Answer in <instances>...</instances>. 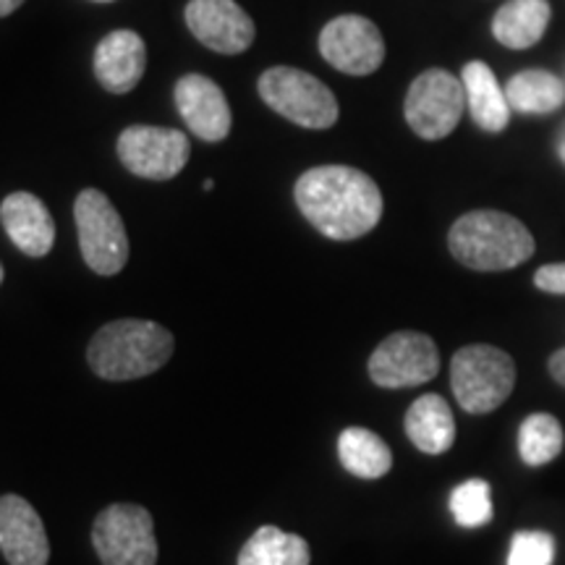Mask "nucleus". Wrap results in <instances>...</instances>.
Wrapping results in <instances>:
<instances>
[{"instance_id": "1", "label": "nucleus", "mask_w": 565, "mask_h": 565, "mask_svg": "<svg viewBox=\"0 0 565 565\" xmlns=\"http://www.w3.org/2000/svg\"><path fill=\"white\" fill-rule=\"evenodd\" d=\"M294 200L301 215L333 242L366 236L377 228L385 207L374 179L351 166H320L301 173Z\"/></svg>"}, {"instance_id": "2", "label": "nucleus", "mask_w": 565, "mask_h": 565, "mask_svg": "<svg viewBox=\"0 0 565 565\" xmlns=\"http://www.w3.org/2000/svg\"><path fill=\"white\" fill-rule=\"evenodd\" d=\"M175 341L168 328L150 320H116L92 335L87 362L97 377L126 383L158 372L173 356Z\"/></svg>"}, {"instance_id": "3", "label": "nucleus", "mask_w": 565, "mask_h": 565, "mask_svg": "<svg viewBox=\"0 0 565 565\" xmlns=\"http://www.w3.org/2000/svg\"><path fill=\"white\" fill-rule=\"evenodd\" d=\"M450 254L479 273H503L534 257V236L519 217L500 210H475L458 217L448 233Z\"/></svg>"}, {"instance_id": "4", "label": "nucleus", "mask_w": 565, "mask_h": 565, "mask_svg": "<svg viewBox=\"0 0 565 565\" xmlns=\"http://www.w3.org/2000/svg\"><path fill=\"white\" fill-rule=\"evenodd\" d=\"M515 364L503 349L466 345L450 362V387L458 406L469 414H490L513 393Z\"/></svg>"}, {"instance_id": "5", "label": "nucleus", "mask_w": 565, "mask_h": 565, "mask_svg": "<svg viewBox=\"0 0 565 565\" xmlns=\"http://www.w3.org/2000/svg\"><path fill=\"white\" fill-rule=\"evenodd\" d=\"M257 89L267 108L303 129H330L341 116L333 89L301 68H267L259 76Z\"/></svg>"}, {"instance_id": "6", "label": "nucleus", "mask_w": 565, "mask_h": 565, "mask_svg": "<svg viewBox=\"0 0 565 565\" xmlns=\"http://www.w3.org/2000/svg\"><path fill=\"white\" fill-rule=\"evenodd\" d=\"M84 263L97 275H118L129 263V236L113 202L97 189H84L74 202Z\"/></svg>"}, {"instance_id": "7", "label": "nucleus", "mask_w": 565, "mask_h": 565, "mask_svg": "<svg viewBox=\"0 0 565 565\" xmlns=\"http://www.w3.org/2000/svg\"><path fill=\"white\" fill-rule=\"evenodd\" d=\"M92 545L103 565H154L158 540L154 521L137 503H113L92 524Z\"/></svg>"}, {"instance_id": "8", "label": "nucleus", "mask_w": 565, "mask_h": 565, "mask_svg": "<svg viewBox=\"0 0 565 565\" xmlns=\"http://www.w3.org/2000/svg\"><path fill=\"white\" fill-rule=\"evenodd\" d=\"M466 110L463 82L445 68H427L406 92L404 116L416 137L437 141L456 131Z\"/></svg>"}, {"instance_id": "9", "label": "nucleus", "mask_w": 565, "mask_h": 565, "mask_svg": "<svg viewBox=\"0 0 565 565\" xmlns=\"http://www.w3.org/2000/svg\"><path fill=\"white\" fill-rule=\"evenodd\" d=\"M192 145L179 129L166 126H129L118 137V158L126 171L147 181H171L186 168Z\"/></svg>"}, {"instance_id": "10", "label": "nucleus", "mask_w": 565, "mask_h": 565, "mask_svg": "<svg viewBox=\"0 0 565 565\" xmlns=\"http://www.w3.org/2000/svg\"><path fill=\"white\" fill-rule=\"evenodd\" d=\"M440 351L429 335L401 330L387 335L370 356V377L380 387H414L437 377Z\"/></svg>"}, {"instance_id": "11", "label": "nucleus", "mask_w": 565, "mask_h": 565, "mask_svg": "<svg viewBox=\"0 0 565 565\" xmlns=\"http://www.w3.org/2000/svg\"><path fill=\"white\" fill-rule=\"evenodd\" d=\"M320 53L341 74L370 76L383 66L385 40L374 21L359 13H343L322 26Z\"/></svg>"}, {"instance_id": "12", "label": "nucleus", "mask_w": 565, "mask_h": 565, "mask_svg": "<svg viewBox=\"0 0 565 565\" xmlns=\"http://www.w3.org/2000/svg\"><path fill=\"white\" fill-rule=\"evenodd\" d=\"M186 26L210 51L238 55L254 42V21L236 0H189Z\"/></svg>"}, {"instance_id": "13", "label": "nucleus", "mask_w": 565, "mask_h": 565, "mask_svg": "<svg viewBox=\"0 0 565 565\" xmlns=\"http://www.w3.org/2000/svg\"><path fill=\"white\" fill-rule=\"evenodd\" d=\"M175 108H179L183 124L196 139L217 145L231 134V105L225 100L223 89L210 76L186 74L175 82L173 89Z\"/></svg>"}, {"instance_id": "14", "label": "nucleus", "mask_w": 565, "mask_h": 565, "mask_svg": "<svg viewBox=\"0 0 565 565\" xmlns=\"http://www.w3.org/2000/svg\"><path fill=\"white\" fill-rule=\"evenodd\" d=\"M0 553L9 565H47L51 542L32 503L19 494L0 498Z\"/></svg>"}, {"instance_id": "15", "label": "nucleus", "mask_w": 565, "mask_h": 565, "mask_svg": "<svg viewBox=\"0 0 565 565\" xmlns=\"http://www.w3.org/2000/svg\"><path fill=\"white\" fill-rule=\"evenodd\" d=\"M0 223L6 233L26 257H45L55 244V223L51 210L40 196L30 192H13L0 204Z\"/></svg>"}, {"instance_id": "16", "label": "nucleus", "mask_w": 565, "mask_h": 565, "mask_svg": "<svg viewBox=\"0 0 565 565\" xmlns=\"http://www.w3.org/2000/svg\"><path fill=\"white\" fill-rule=\"evenodd\" d=\"M147 47L145 40L131 30H116L105 34L95 51V76L103 89L113 95H126L145 76Z\"/></svg>"}, {"instance_id": "17", "label": "nucleus", "mask_w": 565, "mask_h": 565, "mask_svg": "<svg viewBox=\"0 0 565 565\" xmlns=\"http://www.w3.org/2000/svg\"><path fill=\"white\" fill-rule=\"evenodd\" d=\"M466 92V108L482 131L500 134L511 124V105H508L505 87H500L494 71L484 61H469L461 71Z\"/></svg>"}, {"instance_id": "18", "label": "nucleus", "mask_w": 565, "mask_h": 565, "mask_svg": "<svg viewBox=\"0 0 565 565\" xmlns=\"http://www.w3.org/2000/svg\"><path fill=\"white\" fill-rule=\"evenodd\" d=\"M406 435L422 454L440 456L454 448L456 443V419L448 401L440 395L427 393L416 398L406 412Z\"/></svg>"}, {"instance_id": "19", "label": "nucleus", "mask_w": 565, "mask_h": 565, "mask_svg": "<svg viewBox=\"0 0 565 565\" xmlns=\"http://www.w3.org/2000/svg\"><path fill=\"white\" fill-rule=\"evenodd\" d=\"M553 9L547 0H508L492 19V34L511 51H526L545 38Z\"/></svg>"}, {"instance_id": "20", "label": "nucleus", "mask_w": 565, "mask_h": 565, "mask_svg": "<svg viewBox=\"0 0 565 565\" xmlns=\"http://www.w3.org/2000/svg\"><path fill=\"white\" fill-rule=\"evenodd\" d=\"M505 97L511 110L526 113V116H547V113L563 108L565 84L553 71L526 68L508 79Z\"/></svg>"}, {"instance_id": "21", "label": "nucleus", "mask_w": 565, "mask_h": 565, "mask_svg": "<svg viewBox=\"0 0 565 565\" xmlns=\"http://www.w3.org/2000/svg\"><path fill=\"white\" fill-rule=\"evenodd\" d=\"M338 458L343 469L359 479H380L393 469V454L387 443L364 427L343 429L338 437Z\"/></svg>"}, {"instance_id": "22", "label": "nucleus", "mask_w": 565, "mask_h": 565, "mask_svg": "<svg viewBox=\"0 0 565 565\" xmlns=\"http://www.w3.org/2000/svg\"><path fill=\"white\" fill-rule=\"evenodd\" d=\"M307 540L278 526H259L238 553V565H309Z\"/></svg>"}, {"instance_id": "23", "label": "nucleus", "mask_w": 565, "mask_h": 565, "mask_svg": "<svg viewBox=\"0 0 565 565\" xmlns=\"http://www.w3.org/2000/svg\"><path fill=\"white\" fill-rule=\"evenodd\" d=\"M563 450V427L553 414H532L519 429V454L529 466H547Z\"/></svg>"}, {"instance_id": "24", "label": "nucleus", "mask_w": 565, "mask_h": 565, "mask_svg": "<svg viewBox=\"0 0 565 565\" xmlns=\"http://www.w3.org/2000/svg\"><path fill=\"white\" fill-rule=\"evenodd\" d=\"M450 513L466 529L490 524L494 515L490 482H484V479H469V482L458 484L454 494H450Z\"/></svg>"}, {"instance_id": "25", "label": "nucleus", "mask_w": 565, "mask_h": 565, "mask_svg": "<svg viewBox=\"0 0 565 565\" xmlns=\"http://www.w3.org/2000/svg\"><path fill=\"white\" fill-rule=\"evenodd\" d=\"M555 540L547 532H515L508 550V565H553Z\"/></svg>"}, {"instance_id": "26", "label": "nucleus", "mask_w": 565, "mask_h": 565, "mask_svg": "<svg viewBox=\"0 0 565 565\" xmlns=\"http://www.w3.org/2000/svg\"><path fill=\"white\" fill-rule=\"evenodd\" d=\"M534 286L545 294L565 296V263L545 265L534 273Z\"/></svg>"}, {"instance_id": "27", "label": "nucleus", "mask_w": 565, "mask_h": 565, "mask_svg": "<svg viewBox=\"0 0 565 565\" xmlns=\"http://www.w3.org/2000/svg\"><path fill=\"white\" fill-rule=\"evenodd\" d=\"M550 374L555 377V383H561L565 387V349L555 351L553 356H550Z\"/></svg>"}, {"instance_id": "28", "label": "nucleus", "mask_w": 565, "mask_h": 565, "mask_svg": "<svg viewBox=\"0 0 565 565\" xmlns=\"http://www.w3.org/2000/svg\"><path fill=\"white\" fill-rule=\"evenodd\" d=\"M555 150H557V158H561L563 166H565V121H563V126L555 134Z\"/></svg>"}, {"instance_id": "29", "label": "nucleus", "mask_w": 565, "mask_h": 565, "mask_svg": "<svg viewBox=\"0 0 565 565\" xmlns=\"http://www.w3.org/2000/svg\"><path fill=\"white\" fill-rule=\"evenodd\" d=\"M21 3H24V0H0V19L9 17V13L17 11Z\"/></svg>"}, {"instance_id": "30", "label": "nucleus", "mask_w": 565, "mask_h": 565, "mask_svg": "<svg viewBox=\"0 0 565 565\" xmlns=\"http://www.w3.org/2000/svg\"><path fill=\"white\" fill-rule=\"evenodd\" d=\"M212 186H215V181H212V179L204 181V192H212Z\"/></svg>"}, {"instance_id": "31", "label": "nucleus", "mask_w": 565, "mask_h": 565, "mask_svg": "<svg viewBox=\"0 0 565 565\" xmlns=\"http://www.w3.org/2000/svg\"><path fill=\"white\" fill-rule=\"evenodd\" d=\"M3 275H6V273H3V265H0V282H3Z\"/></svg>"}, {"instance_id": "32", "label": "nucleus", "mask_w": 565, "mask_h": 565, "mask_svg": "<svg viewBox=\"0 0 565 565\" xmlns=\"http://www.w3.org/2000/svg\"><path fill=\"white\" fill-rule=\"evenodd\" d=\"M95 3H110V0H95Z\"/></svg>"}]
</instances>
